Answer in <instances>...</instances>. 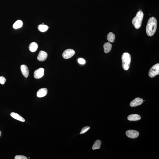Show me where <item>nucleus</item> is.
<instances>
[{
    "label": "nucleus",
    "mask_w": 159,
    "mask_h": 159,
    "mask_svg": "<svg viewBox=\"0 0 159 159\" xmlns=\"http://www.w3.org/2000/svg\"><path fill=\"white\" fill-rule=\"evenodd\" d=\"M157 27V21L154 17L149 19L146 28V34L149 36H152L155 34Z\"/></svg>",
    "instance_id": "nucleus-1"
},
{
    "label": "nucleus",
    "mask_w": 159,
    "mask_h": 159,
    "mask_svg": "<svg viewBox=\"0 0 159 159\" xmlns=\"http://www.w3.org/2000/svg\"><path fill=\"white\" fill-rule=\"evenodd\" d=\"M144 16L143 12L141 10H139L137 13L136 16L133 19L132 22L136 29H139L141 26Z\"/></svg>",
    "instance_id": "nucleus-2"
},
{
    "label": "nucleus",
    "mask_w": 159,
    "mask_h": 159,
    "mask_svg": "<svg viewBox=\"0 0 159 159\" xmlns=\"http://www.w3.org/2000/svg\"><path fill=\"white\" fill-rule=\"evenodd\" d=\"M121 59L123 69L125 70H128L129 68L131 61V55L128 53H124L122 56Z\"/></svg>",
    "instance_id": "nucleus-3"
},
{
    "label": "nucleus",
    "mask_w": 159,
    "mask_h": 159,
    "mask_svg": "<svg viewBox=\"0 0 159 159\" xmlns=\"http://www.w3.org/2000/svg\"><path fill=\"white\" fill-rule=\"evenodd\" d=\"M159 74V63H157L152 66L149 71V76L154 78Z\"/></svg>",
    "instance_id": "nucleus-4"
},
{
    "label": "nucleus",
    "mask_w": 159,
    "mask_h": 159,
    "mask_svg": "<svg viewBox=\"0 0 159 159\" xmlns=\"http://www.w3.org/2000/svg\"><path fill=\"white\" fill-rule=\"evenodd\" d=\"M75 51L73 49H67L63 52V57L65 59H69L72 57L75 54Z\"/></svg>",
    "instance_id": "nucleus-5"
},
{
    "label": "nucleus",
    "mask_w": 159,
    "mask_h": 159,
    "mask_svg": "<svg viewBox=\"0 0 159 159\" xmlns=\"http://www.w3.org/2000/svg\"><path fill=\"white\" fill-rule=\"evenodd\" d=\"M126 134L128 137L131 139H136L139 136V133L136 130H130L126 132Z\"/></svg>",
    "instance_id": "nucleus-6"
},
{
    "label": "nucleus",
    "mask_w": 159,
    "mask_h": 159,
    "mask_svg": "<svg viewBox=\"0 0 159 159\" xmlns=\"http://www.w3.org/2000/svg\"><path fill=\"white\" fill-rule=\"evenodd\" d=\"M44 69L43 68H39L35 71L34 76L36 79H40L44 75Z\"/></svg>",
    "instance_id": "nucleus-7"
},
{
    "label": "nucleus",
    "mask_w": 159,
    "mask_h": 159,
    "mask_svg": "<svg viewBox=\"0 0 159 159\" xmlns=\"http://www.w3.org/2000/svg\"><path fill=\"white\" fill-rule=\"evenodd\" d=\"M143 102V100L142 99L136 98L130 103V105L132 107H135L141 105Z\"/></svg>",
    "instance_id": "nucleus-8"
},
{
    "label": "nucleus",
    "mask_w": 159,
    "mask_h": 159,
    "mask_svg": "<svg viewBox=\"0 0 159 159\" xmlns=\"http://www.w3.org/2000/svg\"><path fill=\"white\" fill-rule=\"evenodd\" d=\"M48 57V54L45 51H40L38 54L37 59L38 60L40 61H44Z\"/></svg>",
    "instance_id": "nucleus-9"
},
{
    "label": "nucleus",
    "mask_w": 159,
    "mask_h": 159,
    "mask_svg": "<svg viewBox=\"0 0 159 159\" xmlns=\"http://www.w3.org/2000/svg\"><path fill=\"white\" fill-rule=\"evenodd\" d=\"M20 69L24 76L26 78L28 77L29 75V70L27 65H21Z\"/></svg>",
    "instance_id": "nucleus-10"
},
{
    "label": "nucleus",
    "mask_w": 159,
    "mask_h": 159,
    "mask_svg": "<svg viewBox=\"0 0 159 159\" xmlns=\"http://www.w3.org/2000/svg\"><path fill=\"white\" fill-rule=\"evenodd\" d=\"M48 93V90L45 88L40 89L37 92V95L39 98H41L45 96Z\"/></svg>",
    "instance_id": "nucleus-11"
},
{
    "label": "nucleus",
    "mask_w": 159,
    "mask_h": 159,
    "mask_svg": "<svg viewBox=\"0 0 159 159\" xmlns=\"http://www.w3.org/2000/svg\"><path fill=\"white\" fill-rule=\"evenodd\" d=\"M128 120L131 121H136L139 120L141 119L140 115L137 114H132L129 115L128 117Z\"/></svg>",
    "instance_id": "nucleus-12"
},
{
    "label": "nucleus",
    "mask_w": 159,
    "mask_h": 159,
    "mask_svg": "<svg viewBox=\"0 0 159 159\" xmlns=\"http://www.w3.org/2000/svg\"><path fill=\"white\" fill-rule=\"evenodd\" d=\"M11 116L13 118L16 119L17 120H19L23 122H24L25 121V119L20 115H19L18 114L14 112H12L10 114Z\"/></svg>",
    "instance_id": "nucleus-13"
},
{
    "label": "nucleus",
    "mask_w": 159,
    "mask_h": 159,
    "mask_svg": "<svg viewBox=\"0 0 159 159\" xmlns=\"http://www.w3.org/2000/svg\"><path fill=\"white\" fill-rule=\"evenodd\" d=\"M112 45L109 42L105 43L104 45V51L105 53H107L111 50Z\"/></svg>",
    "instance_id": "nucleus-14"
},
{
    "label": "nucleus",
    "mask_w": 159,
    "mask_h": 159,
    "mask_svg": "<svg viewBox=\"0 0 159 159\" xmlns=\"http://www.w3.org/2000/svg\"><path fill=\"white\" fill-rule=\"evenodd\" d=\"M38 48V45L35 42H33L30 45L29 48L30 51L32 52H34L37 50Z\"/></svg>",
    "instance_id": "nucleus-15"
},
{
    "label": "nucleus",
    "mask_w": 159,
    "mask_h": 159,
    "mask_svg": "<svg viewBox=\"0 0 159 159\" xmlns=\"http://www.w3.org/2000/svg\"><path fill=\"white\" fill-rule=\"evenodd\" d=\"M107 38L109 42L114 43L115 38V35L112 32H110L108 34Z\"/></svg>",
    "instance_id": "nucleus-16"
},
{
    "label": "nucleus",
    "mask_w": 159,
    "mask_h": 159,
    "mask_svg": "<svg viewBox=\"0 0 159 159\" xmlns=\"http://www.w3.org/2000/svg\"><path fill=\"white\" fill-rule=\"evenodd\" d=\"M23 22L22 20H17L15 23L13 25V28L15 29H17L21 28L23 26Z\"/></svg>",
    "instance_id": "nucleus-17"
},
{
    "label": "nucleus",
    "mask_w": 159,
    "mask_h": 159,
    "mask_svg": "<svg viewBox=\"0 0 159 159\" xmlns=\"http://www.w3.org/2000/svg\"><path fill=\"white\" fill-rule=\"evenodd\" d=\"M101 144V141L100 140H97L94 143L92 149L93 150L100 149Z\"/></svg>",
    "instance_id": "nucleus-18"
},
{
    "label": "nucleus",
    "mask_w": 159,
    "mask_h": 159,
    "mask_svg": "<svg viewBox=\"0 0 159 159\" xmlns=\"http://www.w3.org/2000/svg\"><path fill=\"white\" fill-rule=\"evenodd\" d=\"M49 27L44 24L40 25L38 27V30L41 32H44L48 30Z\"/></svg>",
    "instance_id": "nucleus-19"
},
{
    "label": "nucleus",
    "mask_w": 159,
    "mask_h": 159,
    "mask_svg": "<svg viewBox=\"0 0 159 159\" xmlns=\"http://www.w3.org/2000/svg\"><path fill=\"white\" fill-rule=\"evenodd\" d=\"M90 129V127L89 126H86L85 127L83 128V129H82L80 134H83L85 133V132L87 131Z\"/></svg>",
    "instance_id": "nucleus-20"
},
{
    "label": "nucleus",
    "mask_w": 159,
    "mask_h": 159,
    "mask_svg": "<svg viewBox=\"0 0 159 159\" xmlns=\"http://www.w3.org/2000/svg\"><path fill=\"white\" fill-rule=\"evenodd\" d=\"M15 159H27V158L23 155H17L15 157Z\"/></svg>",
    "instance_id": "nucleus-21"
},
{
    "label": "nucleus",
    "mask_w": 159,
    "mask_h": 159,
    "mask_svg": "<svg viewBox=\"0 0 159 159\" xmlns=\"http://www.w3.org/2000/svg\"><path fill=\"white\" fill-rule=\"evenodd\" d=\"M6 80L5 78L3 76L0 77V84H4L6 82Z\"/></svg>",
    "instance_id": "nucleus-22"
},
{
    "label": "nucleus",
    "mask_w": 159,
    "mask_h": 159,
    "mask_svg": "<svg viewBox=\"0 0 159 159\" xmlns=\"http://www.w3.org/2000/svg\"><path fill=\"white\" fill-rule=\"evenodd\" d=\"M78 62L81 64H84L85 63V61L83 58H80L78 60Z\"/></svg>",
    "instance_id": "nucleus-23"
},
{
    "label": "nucleus",
    "mask_w": 159,
    "mask_h": 159,
    "mask_svg": "<svg viewBox=\"0 0 159 159\" xmlns=\"http://www.w3.org/2000/svg\"><path fill=\"white\" fill-rule=\"evenodd\" d=\"M1 134H2V133H1V131H0V136H1Z\"/></svg>",
    "instance_id": "nucleus-24"
},
{
    "label": "nucleus",
    "mask_w": 159,
    "mask_h": 159,
    "mask_svg": "<svg viewBox=\"0 0 159 159\" xmlns=\"http://www.w3.org/2000/svg\"><path fill=\"white\" fill-rule=\"evenodd\" d=\"M29 159H30V157H29Z\"/></svg>",
    "instance_id": "nucleus-25"
}]
</instances>
